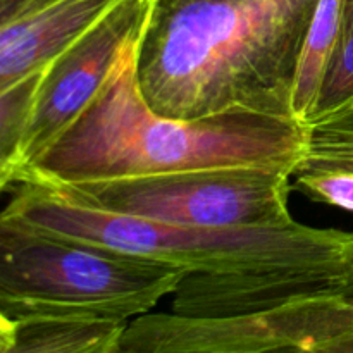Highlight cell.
Instances as JSON below:
<instances>
[{
    "label": "cell",
    "mask_w": 353,
    "mask_h": 353,
    "mask_svg": "<svg viewBox=\"0 0 353 353\" xmlns=\"http://www.w3.org/2000/svg\"><path fill=\"white\" fill-rule=\"evenodd\" d=\"M341 0H319L303 41L293 86V117L300 124L309 119L314 109L327 62L336 43L340 28Z\"/></svg>",
    "instance_id": "11"
},
{
    "label": "cell",
    "mask_w": 353,
    "mask_h": 353,
    "mask_svg": "<svg viewBox=\"0 0 353 353\" xmlns=\"http://www.w3.org/2000/svg\"><path fill=\"white\" fill-rule=\"evenodd\" d=\"M185 276L150 259L0 219V319L78 316L131 323L172 295Z\"/></svg>",
    "instance_id": "4"
},
{
    "label": "cell",
    "mask_w": 353,
    "mask_h": 353,
    "mask_svg": "<svg viewBox=\"0 0 353 353\" xmlns=\"http://www.w3.org/2000/svg\"><path fill=\"white\" fill-rule=\"evenodd\" d=\"M319 0H155L138 45L148 105L174 119H293V86Z\"/></svg>",
    "instance_id": "1"
},
{
    "label": "cell",
    "mask_w": 353,
    "mask_h": 353,
    "mask_svg": "<svg viewBox=\"0 0 353 353\" xmlns=\"http://www.w3.org/2000/svg\"><path fill=\"white\" fill-rule=\"evenodd\" d=\"M154 3L155 0H121L99 24L48 62L16 165L0 185L2 190H9L17 172L43 154L88 105L121 54L141 40Z\"/></svg>",
    "instance_id": "7"
},
{
    "label": "cell",
    "mask_w": 353,
    "mask_h": 353,
    "mask_svg": "<svg viewBox=\"0 0 353 353\" xmlns=\"http://www.w3.org/2000/svg\"><path fill=\"white\" fill-rule=\"evenodd\" d=\"M121 0H0V88L47 65Z\"/></svg>",
    "instance_id": "8"
},
{
    "label": "cell",
    "mask_w": 353,
    "mask_h": 353,
    "mask_svg": "<svg viewBox=\"0 0 353 353\" xmlns=\"http://www.w3.org/2000/svg\"><path fill=\"white\" fill-rule=\"evenodd\" d=\"M353 107V0H341L336 43L309 119L314 124Z\"/></svg>",
    "instance_id": "12"
},
{
    "label": "cell",
    "mask_w": 353,
    "mask_h": 353,
    "mask_svg": "<svg viewBox=\"0 0 353 353\" xmlns=\"http://www.w3.org/2000/svg\"><path fill=\"white\" fill-rule=\"evenodd\" d=\"M47 65L0 88V185L16 165Z\"/></svg>",
    "instance_id": "13"
},
{
    "label": "cell",
    "mask_w": 353,
    "mask_h": 353,
    "mask_svg": "<svg viewBox=\"0 0 353 353\" xmlns=\"http://www.w3.org/2000/svg\"><path fill=\"white\" fill-rule=\"evenodd\" d=\"M353 353V272L333 288L268 312L186 317L148 312L128 324L123 353Z\"/></svg>",
    "instance_id": "6"
},
{
    "label": "cell",
    "mask_w": 353,
    "mask_h": 353,
    "mask_svg": "<svg viewBox=\"0 0 353 353\" xmlns=\"http://www.w3.org/2000/svg\"><path fill=\"white\" fill-rule=\"evenodd\" d=\"M50 147L21 169L12 185H78L233 165L295 169L305 145L299 121L252 112L174 119L155 112L140 92L138 45Z\"/></svg>",
    "instance_id": "2"
},
{
    "label": "cell",
    "mask_w": 353,
    "mask_h": 353,
    "mask_svg": "<svg viewBox=\"0 0 353 353\" xmlns=\"http://www.w3.org/2000/svg\"><path fill=\"white\" fill-rule=\"evenodd\" d=\"M303 128L305 145L293 169V190L353 212V107Z\"/></svg>",
    "instance_id": "9"
},
{
    "label": "cell",
    "mask_w": 353,
    "mask_h": 353,
    "mask_svg": "<svg viewBox=\"0 0 353 353\" xmlns=\"http://www.w3.org/2000/svg\"><path fill=\"white\" fill-rule=\"evenodd\" d=\"M293 168L233 165L55 185L99 209L202 228H285Z\"/></svg>",
    "instance_id": "5"
},
{
    "label": "cell",
    "mask_w": 353,
    "mask_h": 353,
    "mask_svg": "<svg viewBox=\"0 0 353 353\" xmlns=\"http://www.w3.org/2000/svg\"><path fill=\"white\" fill-rule=\"evenodd\" d=\"M124 321L78 316L0 319L2 353H123Z\"/></svg>",
    "instance_id": "10"
},
{
    "label": "cell",
    "mask_w": 353,
    "mask_h": 353,
    "mask_svg": "<svg viewBox=\"0 0 353 353\" xmlns=\"http://www.w3.org/2000/svg\"><path fill=\"white\" fill-rule=\"evenodd\" d=\"M0 219L38 233L150 259L185 274L352 269L353 231L202 228L99 209L55 185L21 183Z\"/></svg>",
    "instance_id": "3"
}]
</instances>
